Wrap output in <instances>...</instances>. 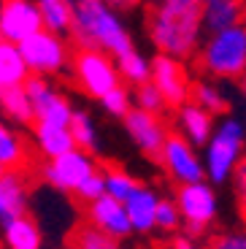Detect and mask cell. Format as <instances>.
<instances>
[{
	"mask_svg": "<svg viewBox=\"0 0 246 249\" xmlns=\"http://www.w3.org/2000/svg\"><path fill=\"white\" fill-rule=\"evenodd\" d=\"M187 98H190L192 106L203 108V111H211V114L228 111V103H225V98H222V95L216 92L214 87H209V84H200V81H195V84H187Z\"/></svg>",
	"mask_w": 246,
	"mask_h": 249,
	"instance_id": "26",
	"label": "cell"
},
{
	"mask_svg": "<svg viewBox=\"0 0 246 249\" xmlns=\"http://www.w3.org/2000/svg\"><path fill=\"white\" fill-rule=\"evenodd\" d=\"M117 68H119V73H122L124 79H130L133 84H141V81L149 79V65H146V60H143V57H138L133 49L117 57Z\"/></svg>",
	"mask_w": 246,
	"mask_h": 249,
	"instance_id": "27",
	"label": "cell"
},
{
	"mask_svg": "<svg viewBox=\"0 0 246 249\" xmlns=\"http://www.w3.org/2000/svg\"><path fill=\"white\" fill-rule=\"evenodd\" d=\"M103 3L111 8H133V6H138L141 0H103Z\"/></svg>",
	"mask_w": 246,
	"mask_h": 249,
	"instance_id": "34",
	"label": "cell"
},
{
	"mask_svg": "<svg viewBox=\"0 0 246 249\" xmlns=\"http://www.w3.org/2000/svg\"><path fill=\"white\" fill-rule=\"evenodd\" d=\"M70 36L76 46H92L108 54H124L133 49L130 36L119 25V19L108 11L103 0H70Z\"/></svg>",
	"mask_w": 246,
	"mask_h": 249,
	"instance_id": "2",
	"label": "cell"
},
{
	"mask_svg": "<svg viewBox=\"0 0 246 249\" xmlns=\"http://www.w3.org/2000/svg\"><path fill=\"white\" fill-rule=\"evenodd\" d=\"M241 157V124L235 119L222 124V130L216 133V138L211 141L209 149V171L214 181H225L228 174L233 171V165Z\"/></svg>",
	"mask_w": 246,
	"mask_h": 249,
	"instance_id": "9",
	"label": "cell"
},
{
	"mask_svg": "<svg viewBox=\"0 0 246 249\" xmlns=\"http://www.w3.org/2000/svg\"><path fill=\"white\" fill-rule=\"evenodd\" d=\"M33 127H35L41 152L46 157H57L62 152L73 149V136H70L68 127H62V124H46V122H33Z\"/></svg>",
	"mask_w": 246,
	"mask_h": 249,
	"instance_id": "19",
	"label": "cell"
},
{
	"mask_svg": "<svg viewBox=\"0 0 246 249\" xmlns=\"http://www.w3.org/2000/svg\"><path fill=\"white\" fill-rule=\"evenodd\" d=\"M68 130L73 136V143H79L81 149H87V152H95V130L87 114H70Z\"/></svg>",
	"mask_w": 246,
	"mask_h": 249,
	"instance_id": "28",
	"label": "cell"
},
{
	"mask_svg": "<svg viewBox=\"0 0 246 249\" xmlns=\"http://www.w3.org/2000/svg\"><path fill=\"white\" fill-rule=\"evenodd\" d=\"M181 127H184V133L192 138L195 143H206L209 141V133H211V114L203 111V108L197 106H184L181 103Z\"/></svg>",
	"mask_w": 246,
	"mask_h": 249,
	"instance_id": "23",
	"label": "cell"
},
{
	"mask_svg": "<svg viewBox=\"0 0 246 249\" xmlns=\"http://www.w3.org/2000/svg\"><path fill=\"white\" fill-rule=\"evenodd\" d=\"M154 206H157V195L138 187L136 193L124 200V212H127V219L136 231H149L154 228Z\"/></svg>",
	"mask_w": 246,
	"mask_h": 249,
	"instance_id": "17",
	"label": "cell"
},
{
	"mask_svg": "<svg viewBox=\"0 0 246 249\" xmlns=\"http://www.w3.org/2000/svg\"><path fill=\"white\" fill-rule=\"evenodd\" d=\"M0 168L19 171V174H33V176L41 171L33 146L22 136H17L8 127H3V124H0Z\"/></svg>",
	"mask_w": 246,
	"mask_h": 249,
	"instance_id": "15",
	"label": "cell"
},
{
	"mask_svg": "<svg viewBox=\"0 0 246 249\" xmlns=\"http://www.w3.org/2000/svg\"><path fill=\"white\" fill-rule=\"evenodd\" d=\"M0 106L8 117L19 119V122H33V111H30V98H27L25 87H3L0 89Z\"/></svg>",
	"mask_w": 246,
	"mask_h": 249,
	"instance_id": "25",
	"label": "cell"
},
{
	"mask_svg": "<svg viewBox=\"0 0 246 249\" xmlns=\"http://www.w3.org/2000/svg\"><path fill=\"white\" fill-rule=\"evenodd\" d=\"M244 14V0H206L200 6V27H209L211 33L233 27L241 22Z\"/></svg>",
	"mask_w": 246,
	"mask_h": 249,
	"instance_id": "16",
	"label": "cell"
},
{
	"mask_svg": "<svg viewBox=\"0 0 246 249\" xmlns=\"http://www.w3.org/2000/svg\"><path fill=\"white\" fill-rule=\"evenodd\" d=\"M6 241L11 249H41V233L25 217L6 222Z\"/></svg>",
	"mask_w": 246,
	"mask_h": 249,
	"instance_id": "22",
	"label": "cell"
},
{
	"mask_svg": "<svg viewBox=\"0 0 246 249\" xmlns=\"http://www.w3.org/2000/svg\"><path fill=\"white\" fill-rule=\"evenodd\" d=\"M124 119H127L130 136L136 138V143L146 152V157H152V160L160 162L162 141H165V133H168L165 124H162V119L157 117V114L143 111V108H136V111H130V108H127Z\"/></svg>",
	"mask_w": 246,
	"mask_h": 249,
	"instance_id": "13",
	"label": "cell"
},
{
	"mask_svg": "<svg viewBox=\"0 0 246 249\" xmlns=\"http://www.w3.org/2000/svg\"><path fill=\"white\" fill-rule=\"evenodd\" d=\"M176 209L187 219L190 236H200L206 231V225L214 219L216 200L209 187L200 184V181H181V187L176 193Z\"/></svg>",
	"mask_w": 246,
	"mask_h": 249,
	"instance_id": "6",
	"label": "cell"
},
{
	"mask_svg": "<svg viewBox=\"0 0 246 249\" xmlns=\"http://www.w3.org/2000/svg\"><path fill=\"white\" fill-rule=\"evenodd\" d=\"M0 249H3V247H0Z\"/></svg>",
	"mask_w": 246,
	"mask_h": 249,
	"instance_id": "38",
	"label": "cell"
},
{
	"mask_svg": "<svg viewBox=\"0 0 246 249\" xmlns=\"http://www.w3.org/2000/svg\"><path fill=\"white\" fill-rule=\"evenodd\" d=\"M68 249H119V244L117 238L103 233L100 228L81 222L68 233Z\"/></svg>",
	"mask_w": 246,
	"mask_h": 249,
	"instance_id": "20",
	"label": "cell"
},
{
	"mask_svg": "<svg viewBox=\"0 0 246 249\" xmlns=\"http://www.w3.org/2000/svg\"><path fill=\"white\" fill-rule=\"evenodd\" d=\"M38 17L41 27L49 33L70 30V3L68 0H38Z\"/></svg>",
	"mask_w": 246,
	"mask_h": 249,
	"instance_id": "21",
	"label": "cell"
},
{
	"mask_svg": "<svg viewBox=\"0 0 246 249\" xmlns=\"http://www.w3.org/2000/svg\"><path fill=\"white\" fill-rule=\"evenodd\" d=\"M149 76H152V84L162 92L168 108H178L181 103H187V84L190 81H187V71L178 62V57H171V54L154 57Z\"/></svg>",
	"mask_w": 246,
	"mask_h": 249,
	"instance_id": "7",
	"label": "cell"
},
{
	"mask_svg": "<svg viewBox=\"0 0 246 249\" xmlns=\"http://www.w3.org/2000/svg\"><path fill=\"white\" fill-rule=\"evenodd\" d=\"M103 98V103H105V108H108L111 114H117V117H124L127 114V108H130V100H127V92H124L122 87H111L105 95H100Z\"/></svg>",
	"mask_w": 246,
	"mask_h": 249,
	"instance_id": "31",
	"label": "cell"
},
{
	"mask_svg": "<svg viewBox=\"0 0 246 249\" xmlns=\"http://www.w3.org/2000/svg\"><path fill=\"white\" fill-rule=\"evenodd\" d=\"M73 76L89 95H105L111 87H117V68L111 62L108 52L92 49V46H76L68 57Z\"/></svg>",
	"mask_w": 246,
	"mask_h": 249,
	"instance_id": "4",
	"label": "cell"
},
{
	"mask_svg": "<svg viewBox=\"0 0 246 249\" xmlns=\"http://www.w3.org/2000/svg\"><path fill=\"white\" fill-rule=\"evenodd\" d=\"M68 3H70V0H68Z\"/></svg>",
	"mask_w": 246,
	"mask_h": 249,
	"instance_id": "37",
	"label": "cell"
},
{
	"mask_svg": "<svg viewBox=\"0 0 246 249\" xmlns=\"http://www.w3.org/2000/svg\"><path fill=\"white\" fill-rule=\"evenodd\" d=\"M35 30H41V17H38L35 6H30L27 0H3L0 36L11 41V44H19L22 38H27Z\"/></svg>",
	"mask_w": 246,
	"mask_h": 249,
	"instance_id": "12",
	"label": "cell"
},
{
	"mask_svg": "<svg viewBox=\"0 0 246 249\" xmlns=\"http://www.w3.org/2000/svg\"><path fill=\"white\" fill-rule=\"evenodd\" d=\"M17 49L25 60L27 71H33V73H57V71L68 68V46L57 38V33H49L43 27L22 38Z\"/></svg>",
	"mask_w": 246,
	"mask_h": 249,
	"instance_id": "5",
	"label": "cell"
},
{
	"mask_svg": "<svg viewBox=\"0 0 246 249\" xmlns=\"http://www.w3.org/2000/svg\"><path fill=\"white\" fill-rule=\"evenodd\" d=\"M41 174L46 176V181H52L54 187H60V190H70V193H73L87 176L95 174V162L89 160L84 152L68 149V152H62V155L52 157V162L49 165H43Z\"/></svg>",
	"mask_w": 246,
	"mask_h": 249,
	"instance_id": "8",
	"label": "cell"
},
{
	"mask_svg": "<svg viewBox=\"0 0 246 249\" xmlns=\"http://www.w3.org/2000/svg\"><path fill=\"white\" fill-rule=\"evenodd\" d=\"M27 73L30 71H27V65L17 46L11 41H0V89L22 84Z\"/></svg>",
	"mask_w": 246,
	"mask_h": 249,
	"instance_id": "18",
	"label": "cell"
},
{
	"mask_svg": "<svg viewBox=\"0 0 246 249\" xmlns=\"http://www.w3.org/2000/svg\"><path fill=\"white\" fill-rule=\"evenodd\" d=\"M154 225L157 228H162V231H173L178 225V209L173 203H168V200H157V206H154Z\"/></svg>",
	"mask_w": 246,
	"mask_h": 249,
	"instance_id": "30",
	"label": "cell"
},
{
	"mask_svg": "<svg viewBox=\"0 0 246 249\" xmlns=\"http://www.w3.org/2000/svg\"><path fill=\"white\" fill-rule=\"evenodd\" d=\"M76 195H79L84 203H89V200H95L98 195H103L105 193V184H103V176H98V174H89L84 181H81L79 187L73 190Z\"/></svg>",
	"mask_w": 246,
	"mask_h": 249,
	"instance_id": "32",
	"label": "cell"
},
{
	"mask_svg": "<svg viewBox=\"0 0 246 249\" xmlns=\"http://www.w3.org/2000/svg\"><path fill=\"white\" fill-rule=\"evenodd\" d=\"M146 25L154 46L162 54L190 57L200 36V3L197 0H149Z\"/></svg>",
	"mask_w": 246,
	"mask_h": 249,
	"instance_id": "1",
	"label": "cell"
},
{
	"mask_svg": "<svg viewBox=\"0 0 246 249\" xmlns=\"http://www.w3.org/2000/svg\"><path fill=\"white\" fill-rule=\"evenodd\" d=\"M84 214H87V222L89 225L100 228L103 233H108V236H114V238H124L133 231V225H130V219H127V212H124V203L117 200L114 195H108V193H103L95 200H89Z\"/></svg>",
	"mask_w": 246,
	"mask_h": 249,
	"instance_id": "10",
	"label": "cell"
},
{
	"mask_svg": "<svg viewBox=\"0 0 246 249\" xmlns=\"http://www.w3.org/2000/svg\"><path fill=\"white\" fill-rule=\"evenodd\" d=\"M138 106H141L143 111L157 114V117H160V114L168 108V103H165V98H162L160 89H157L152 81L146 79V81H141V84H138Z\"/></svg>",
	"mask_w": 246,
	"mask_h": 249,
	"instance_id": "29",
	"label": "cell"
},
{
	"mask_svg": "<svg viewBox=\"0 0 246 249\" xmlns=\"http://www.w3.org/2000/svg\"><path fill=\"white\" fill-rule=\"evenodd\" d=\"M171 249H195V247H192V241H187V238H173Z\"/></svg>",
	"mask_w": 246,
	"mask_h": 249,
	"instance_id": "35",
	"label": "cell"
},
{
	"mask_svg": "<svg viewBox=\"0 0 246 249\" xmlns=\"http://www.w3.org/2000/svg\"><path fill=\"white\" fill-rule=\"evenodd\" d=\"M30 187L33 174H19V171H3L0 174V219H3V225L17 217H25Z\"/></svg>",
	"mask_w": 246,
	"mask_h": 249,
	"instance_id": "14",
	"label": "cell"
},
{
	"mask_svg": "<svg viewBox=\"0 0 246 249\" xmlns=\"http://www.w3.org/2000/svg\"><path fill=\"white\" fill-rule=\"evenodd\" d=\"M197 3H206V0H197Z\"/></svg>",
	"mask_w": 246,
	"mask_h": 249,
	"instance_id": "36",
	"label": "cell"
},
{
	"mask_svg": "<svg viewBox=\"0 0 246 249\" xmlns=\"http://www.w3.org/2000/svg\"><path fill=\"white\" fill-rule=\"evenodd\" d=\"M246 65V33L244 27L233 25L225 30H216L200 57V68L211 71L219 76H244Z\"/></svg>",
	"mask_w": 246,
	"mask_h": 249,
	"instance_id": "3",
	"label": "cell"
},
{
	"mask_svg": "<svg viewBox=\"0 0 246 249\" xmlns=\"http://www.w3.org/2000/svg\"><path fill=\"white\" fill-rule=\"evenodd\" d=\"M160 162L173 174V179H178V181H200L203 179L200 162L192 155V149H190V143L184 141V136H178V133H171V130L165 133Z\"/></svg>",
	"mask_w": 246,
	"mask_h": 249,
	"instance_id": "11",
	"label": "cell"
},
{
	"mask_svg": "<svg viewBox=\"0 0 246 249\" xmlns=\"http://www.w3.org/2000/svg\"><path fill=\"white\" fill-rule=\"evenodd\" d=\"M209 249H246L241 236H228V238H211Z\"/></svg>",
	"mask_w": 246,
	"mask_h": 249,
	"instance_id": "33",
	"label": "cell"
},
{
	"mask_svg": "<svg viewBox=\"0 0 246 249\" xmlns=\"http://www.w3.org/2000/svg\"><path fill=\"white\" fill-rule=\"evenodd\" d=\"M103 176H105V179H103L105 193L114 195V198L122 200V203H124V200H127L133 193H136L138 187H141L136 179H133V176H127L122 168H119V165H114V162H103Z\"/></svg>",
	"mask_w": 246,
	"mask_h": 249,
	"instance_id": "24",
	"label": "cell"
}]
</instances>
